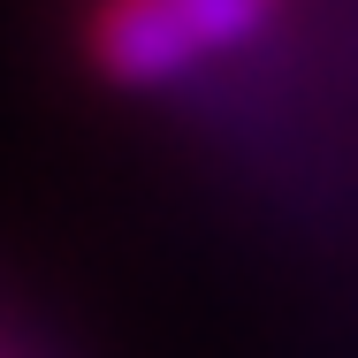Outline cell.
<instances>
[{
	"label": "cell",
	"mask_w": 358,
	"mask_h": 358,
	"mask_svg": "<svg viewBox=\"0 0 358 358\" xmlns=\"http://www.w3.org/2000/svg\"><path fill=\"white\" fill-rule=\"evenodd\" d=\"M275 23H282V0H92L84 62L115 92H168L259 46Z\"/></svg>",
	"instance_id": "cell-1"
}]
</instances>
